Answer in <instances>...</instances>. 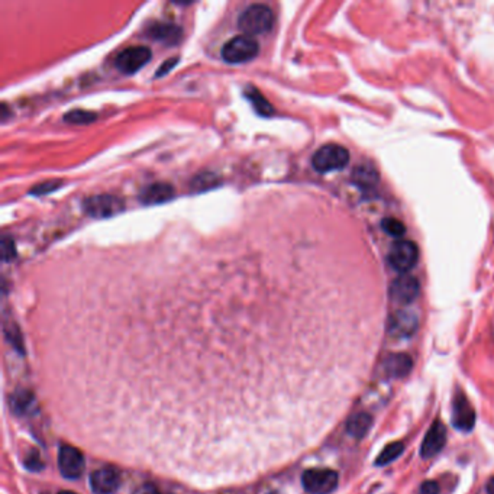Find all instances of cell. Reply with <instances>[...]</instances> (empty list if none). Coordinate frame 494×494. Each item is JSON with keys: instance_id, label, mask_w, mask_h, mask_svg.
Returning a JSON list of instances; mask_svg holds the SVG:
<instances>
[{"instance_id": "10", "label": "cell", "mask_w": 494, "mask_h": 494, "mask_svg": "<svg viewBox=\"0 0 494 494\" xmlns=\"http://www.w3.org/2000/svg\"><path fill=\"white\" fill-rule=\"evenodd\" d=\"M121 473L114 466H103L90 476V488L95 494H114L121 487Z\"/></svg>"}, {"instance_id": "18", "label": "cell", "mask_w": 494, "mask_h": 494, "mask_svg": "<svg viewBox=\"0 0 494 494\" xmlns=\"http://www.w3.org/2000/svg\"><path fill=\"white\" fill-rule=\"evenodd\" d=\"M352 180L359 187L371 188L378 183V173L371 164H361V166L355 167L352 173Z\"/></svg>"}, {"instance_id": "11", "label": "cell", "mask_w": 494, "mask_h": 494, "mask_svg": "<svg viewBox=\"0 0 494 494\" xmlns=\"http://www.w3.org/2000/svg\"><path fill=\"white\" fill-rule=\"evenodd\" d=\"M452 423L462 432H470L476 423L474 409L462 393H458L452 404Z\"/></svg>"}, {"instance_id": "31", "label": "cell", "mask_w": 494, "mask_h": 494, "mask_svg": "<svg viewBox=\"0 0 494 494\" xmlns=\"http://www.w3.org/2000/svg\"><path fill=\"white\" fill-rule=\"evenodd\" d=\"M59 494H76L74 491H61V493H59Z\"/></svg>"}, {"instance_id": "13", "label": "cell", "mask_w": 494, "mask_h": 494, "mask_svg": "<svg viewBox=\"0 0 494 494\" xmlns=\"http://www.w3.org/2000/svg\"><path fill=\"white\" fill-rule=\"evenodd\" d=\"M447 442V429L441 422H435L426 432L421 447L422 458H432L442 451Z\"/></svg>"}, {"instance_id": "8", "label": "cell", "mask_w": 494, "mask_h": 494, "mask_svg": "<svg viewBox=\"0 0 494 494\" xmlns=\"http://www.w3.org/2000/svg\"><path fill=\"white\" fill-rule=\"evenodd\" d=\"M421 293V283L416 277L402 274L390 286V299L394 303L409 305L414 301Z\"/></svg>"}, {"instance_id": "28", "label": "cell", "mask_w": 494, "mask_h": 494, "mask_svg": "<svg viewBox=\"0 0 494 494\" xmlns=\"http://www.w3.org/2000/svg\"><path fill=\"white\" fill-rule=\"evenodd\" d=\"M177 59H171V60H169V61H166V63H164L159 68H158V71H157V77H159V76H164V74H167L170 70H173V67L177 64Z\"/></svg>"}, {"instance_id": "24", "label": "cell", "mask_w": 494, "mask_h": 494, "mask_svg": "<svg viewBox=\"0 0 494 494\" xmlns=\"http://www.w3.org/2000/svg\"><path fill=\"white\" fill-rule=\"evenodd\" d=\"M60 184H61V181H57V180L38 184V186H35V187L31 190V195L44 196V195H47V193H51V191H54V190H57V188L60 187Z\"/></svg>"}, {"instance_id": "23", "label": "cell", "mask_w": 494, "mask_h": 494, "mask_svg": "<svg viewBox=\"0 0 494 494\" xmlns=\"http://www.w3.org/2000/svg\"><path fill=\"white\" fill-rule=\"evenodd\" d=\"M217 183V179L213 176V174H200V176H198L195 180H193V187L196 188V190H207V188H210L213 184H216Z\"/></svg>"}, {"instance_id": "16", "label": "cell", "mask_w": 494, "mask_h": 494, "mask_svg": "<svg viewBox=\"0 0 494 494\" xmlns=\"http://www.w3.org/2000/svg\"><path fill=\"white\" fill-rule=\"evenodd\" d=\"M181 30L173 23H154L150 26L148 37L167 45H174L181 40Z\"/></svg>"}, {"instance_id": "7", "label": "cell", "mask_w": 494, "mask_h": 494, "mask_svg": "<svg viewBox=\"0 0 494 494\" xmlns=\"http://www.w3.org/2000/svg\"><path fill=\"white\" fill-rule=\"evenodd\" d=\"M83 207L92 217L103 219V217L115 216L119 212H122L124 202L111 195H99V196H92L86 199L83 203Z\"/></svg>"}, {"instance_id": "30", "label": "cell", "mask_w": 494, "mask_h": 494, "mask_svg": "<svg viewBox=\"0 0 494 494\" xmlns=\"http://www.w3.org/2000/svg\"><path fill=\"white\" fill-rule=\"evenodd\" d=\"M487 494H494V477L487 483Z\"/></svg>"}, {"instance_id": "3", "label": "cell", "mask_w": 494, "mask_h": 494, "mask_svg": "<svg viewBox=\"0 0 494 494\" xmlns=\"http://www.w3.org/2000/svg\"><path fill=\"white\" fill-rule=\"evenodd\" d=\"M260 52V44L254 37L238 35L222 48V59L229 64H242L254 60Z\"/></svg>"}, {"instance_id": "26", "label": "cell", "mask_w": 494, "mask_h": 494, "mask_svg": "<svg viewBox=\"0 0 494 494\" xmlns=\"http://www.w3.org/2000/svg\"><path fill=\"white\" fill-rule=\"evenodd\" d=\"M421 494H439V484L436 481H426L421 487Z\"/></svg>"}, {"instance_id": "21", "label": "cell", "mask_w": 494, "mask_h": 494, "mask_svg": "<svg viewBox=\"0 0 494 494\" xmlns=\"http://www.w3.org/2000/svg\"><path fill=\"white\" fill-rule=\"evenodd\" d=\"M95 119H96V114L85 111V109H74V111L67 112L64 115V121L74 125H88Z\"/></svg>"}, {"instance_id": "15", "label": "cell", "mask_w": 494, "mask_h": 494, "mask_svg": "<svg viewBox=\"0 0 494 494\" xmlns=\"http://www.w3.org/2000/svg\"><path fill=\"white\" fill-rule=\"evenodd\" d=\"M411 366H414V361L407 354H393L384 360L382 368L389 377L403 378L411 371Z\"/></svg>"}, {"instance_id": "1", "label": "cell", "mask_w": 494, "mask_h": 494, "mask_svg": "<svg viewBox=\"0 0 494 494\" xmlns=\"http://www.w3.org/2000/svg\"><path fill=\"white\" fill-rule=\"evenodd\" d=\"M274 25L272 11L263 4L250 5L238 18V28L248 37L267 34Z\"/></svg>"}, {"instance_id": "17", "label": "cell", "mask_w": 494, "mask_h": 494, "mask_svg": "<svg viewBox=\"0 0 494 494\" xmlns=\"http://www.w3.org/2000/svg\"><path fill=\"white\" fill-rule=\"evenodd\" d=\"M371 426H373L371 415H368V414H366V411H363V414H356L355 416H352L348 421L347 430L355 439H361L370 432Z\"/></svg>"}, {"instance_id": "6", "label": "cell", "mask_w": 494, "mask_h": 494, "mask_svg": "<svg viewBox=\"0 0 494 494\" xmlns=\"http://www.w3.org/2000/svg\"><path fill=\"white\" fill-rule=\"evenodd\" d=\"M150 60H151V49L150 48H147V47H129L118 54L116 60H115V66L124 74H133L136 71H140L144 66H147Z\"/></svg>"}, {"instance_id": "4", "label": "cell", "mask_w": 494, "mask_h": 494, "mask_svg": "<svg viewBox=\"0 0 494 494\" xmlns=\"http://www.w3.org/2000/svg\"><path fill=\"white\" fill-rule=\"evenodd\" d=\"M419 261V248L415 242L411 241H396L389 251V264L393 267V270L407 274L416 265Z\"/></svg>"}, {"instance_id": "2", "label": "cell", "mask_w": 494, "mask_h": 494, "mask_svg": "<svg viewBox=\"0 0 494 494\" xmlns=\"http://www.w3.org/2000/svg\"><path fill=\"white\" fill-rule=\"evenodd\" d=\"M349 158V151L345 147L339 144H326L313 154L312 166L318 173L325 174L342 170L347 167Z\"/></svg>"}, {"instance_id": "20", "label": "cell", "mask_w": 494, "mask_h": 494, "mask_svg": "<svg viewBox=\"0 0 494 494\" xmlns=\"http://www.w3.org/2000/svg\"><path fill=\"white\" fill-rule=\"evenodd\" d=\"M403 450H404V445L402 442L389 444L386 448H384L378 454V457L375 459V464L377 465H387V464L393 462L394 459H397L403 454Z\"/></svg>"}, {"instance_id": "19", "label": "cell", "mask_w": 494, "mask_h": 494, "mask_svg": "<svg viewBox=\"0 0 494 494\" xmlns=\"http://www.w3.org/2000/svg\"><path fill=\"white\" fill-rule=\"evenodd\" d=\"M245 95H246V97H248V100L253 103V106H254V109H255L258 115H261V116L272 115V112H274L272 106L270 104V102L257 89L248 88V89L245 90Z\"/></svg>"}, {"instance_id": "22", "label": "cell", "mask_w": 494, "mask_h": 494, "mask_svg": "<svg viewBox=\"0 0 494 494\" xmlns=\"http://www.w3.org/2000/svg\"><path fill=\"white\" fill-rule=\"evenodd\" d=\"M381 227H382L384 231H386L392 236H403L404 232H406V227L400 221H397V219H394V217L384 219Z\"/></svg>"}, {"instance_id": "25", "label": "cell", "mask_w": 494, "mask_h": 494, "mask_svg": "<svg viewBox=\"0 0 494 494\" xmlns=\"http://www.w3.org/2000/svg\"><path fill=\"white\" fill-rule=\"evenodd\" d=\"M16 255V250H15V243L11 238L8 236H4L2 239V257H4V261H11L13 260Z\"/></svg>"}, {"instance_id": "9", "label": "cell", "mask_w": 494, "mask_h": 494, "mask_svg": "<svg viewBox=\"0 0 494 494\" xmlns=\"http://www.w3.org/2000/svg\"><path fill=\"white\" fill-rule=\"evenodd\" d=\"M59 469L63 477L68 480L80 478L85 471V457L77 448L64 445L59 454Z\"/></svg>"}, {"instance_id": "5", "label": "cell", "mask_w": 494, "mask_h": 494, "mask_svg": "<svg viewBox=\"0 0 494 494\" xmlns=\"http://www.w3.org/2000/svg\"><path fill=\"white\" fill-rule=\"evenodd\" d=\"M301 483L311 494H329L338 487V474L334 470L313 469L303 473Z\"/></svg>"}, {"instance_id": "14", "label": "cell", "mask_w": 494, "mask_h": 494, "mask_svg": "<svg viewBox=\"0 0 494 494\" xmlns=\"http://www.w3.org/2000/svg\"><path fill=\"white\" fill-rule=\"evenodd\" d=\"M174 198V187L169 183H152L147 186L140 195V199L147 206L161 205Z\"/></svg>"}, {"instance_id": "12", "label": "cell", "mask_w": 494, "mask_h": 494, "mask_svg": "<svg viewBox=\"0 0 494 494\" xmlns=\"http://www.w3.org/2000/svg\"><path fill=\"white\" fill-rule=\"evenodd\" d=\"M418 325H419V319L415 312L399 311L390 319L389 331L396 338H407L416 332Z\"/></svg>"}, {"instance_id": "29", "label": "cell", "mask_w": 494, "mask_h": 494, "mask_svg": "<svg viewBox=\"0 0 494 494\" xmlns=\"http://www.w3.org/2000/svg\"><path fill=\"white\" fill-rule=\"evenodd\" d=\"M28 461H32V464L30 465V469H31V470H38V469H41V466H42V464H41L40 457H38L37 452H32V455L28 458Z\"/></svg>"}, {"instance_id": "27", "label": "cell", "mask_w": 494, "mask_h": 494, "mask_svg": "<svg viewBox=\"0 0 494 494\" xmlns=\"http://www.w3.org/2000/svg\"><path fill=\"white\" fill-rule=\"evenodd\" d=\"M132 494H159V491L154 484L145 483V484L140 486L138 488H135V491Z\"/></svg>"}]
</instances>
